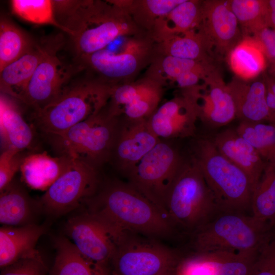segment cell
Listing matches in <instances>:
<instances>
[{
    "label": "cell",
    "mask_w": 275,
    "mask_h": 275,
    "mask_svg": "<svg viewBox=\"0 0 275 275\" xmlns=\"http://www.w3.org/2000/svg\"><path fill=\"white\" fill-rule=\"evenodd\" d=\"M73 68L46 49L20 101L35 110L54 101L71 83Z\"/></svg>",
    "instance_id": "cell-14"
},
{
    "label": "cell",
    "mask_w": 275,
    "mask_h": 275,
    "mask_svg": "<svg viewBox=\"0 0 275 275\" xmlns=\"http://www.w3.org/2000/svg\"><path fill=\"white\" fill-rule=\"evenodd\" d=\"M197 29L208 38L215 51L223 56H227L243 39L227 1H202L201 21Z\"/></svg>",
    "instance_id": "cell-17"
},
{
    "label": "cell",
    "mask_w": 275,
    "mask_h": 275,
    "mask_svg": "<svg viewBox=\"0 0 275 275\" xmlns=\"http://www.w3.org/2000/svg\"><path fill=\"white\" fill-rule=\"evenodd\" d=\"M252 199V214L258 219L275 225V167L264 169Z\"/></svg>",
    "instance_id": "cell-34"
},
{
    "label": "cell",
    "mask_w": 275,
    "mask_h": 275,
    "mask_svg": "<svg viewBox=\"0 0 275 275\" xmlns=\"http://www.w3.org/2000/svg\"><path fill=\"white\" fill-rule=\"evenodd\" d=\"M165 209L174 229L188 234L221 211L194 159L183 162L167 194Z\"/></svg>",
    "instance_id": "cell-5"
},
{
    "label": "cell",
    "mask_w": 275,
    "mask_h": 275,
    "mask_svg": "<svg viewBox=\"0 0 275 275\" xmlns=\"http://www.w3.org/2000/svg\"><path fill=\"white\" fill-rule=\"evenodd\" d=\"M267 26L275 30V0H266Z\"/></svg>",
    "instance_id": "cell-43"
},
{
    "label": "cell",
    "mask_w": 275,
    "mask_h": 275,
    "mask_svg": "<svg viewBox=\"0 0 275 275\" xmlns=\"http://www.w3.org/2000/svg\"><path fill=\"white\" fill-rule=\"evenodd\" d=\"M251 275H275V237L260 252Z\"/></svg>",
    "instance_id": "cell-40"
},
{
    "label": "cell",
    "mask_w": 275,
    "mask_h": 275,
    "mask_svg": "<svg viewBox=\"0 0 275 275\" xmlns=\"http://www.w3.org/2000/svg\"><path fill=\"white\" fill-rule=\"evenodd\" d=\"M14 12L29 22L38 24L54 25L65 31L55 17L54 1L49 0H13Z\"/></svg>",
    "instance_id": "cell-37"
},
{
    "label": "cell",
    "mask_w": 275,
    "mask_h": 275,
    "mask_svg": "<svg viewBox=\"0 0 275 275\" xmlns=\"http://www.w3.org/2000/svg\"><path fill=\"white\" fill-rule=\"evenodd\" d=\"M46 225L2 226L0 228V267L2 269L40 252L36 249L39 239L47 231Z\"/></svg>",
    "instance_id": "cell-23"
},
{
    "label": "cell",
    "mask_w": 275,
    "mask_h": 275,
    "mask_svg": "<svg viewBox=\"0 0 275 275\" xmlns=\"http://www.w3.org/2000/svg\"><path fill=\"white\" fill-rule=\"evenodd\" d=\"M182 163L177 151L160 141L126 174L129 183L166 214L167 196Z\"/></svg>",
    "instance_id": "cell-10"
},
{
    "label": "cell",
    "mask_w": 275,
    "mask_h": 275,
    "mask_svg": "<svg viewBox=\"0 0 275 275\" xmlns=\"http://www.w3.org/2000/svg\"><path fill=\"white\" fill-rule=\"evenodd\" d=\"M164 88L145 76L134 81L113 86L106 106L108 115H124L128 121L147 120L158 107Z\"/></svg>",
    "instance_id": "cell-13"
},
{
    "label": "cell",
    "mask_w": 275,
    "mask_h": 275,
    "mask_svg": "<svg viewBox=\"0 0 275 275\" xmlns=\"http://www.w3.org/2000/svg\"><path fill=\"white\" fill-rule=\"evenodd\" d=\"M54 244L56 256L48 275H109L108 267L88 259L68 238L58 237Z\"/></svg>",
    "instance_id": "cell-29"
},
{
    "label": "cell",
    "mask_w": 275,
    "mask_h": 275,
    "mask_svg": "<svg viewBox=\"0 0 275 275\" xmlns=\"http://www.w3.org/2000/svg\"><path fill=\"white\" fill-rule=\"evenodd\" d=\"M66 18L62 26L82 59L106 48L117 38L145 33L116 0L60 1Z\"/></svg>",
    "instance_id": "cell-2"
},
{
    "label": "cell",
    "mask_w": 275,
    "mask_h": 275,
    "mask_svg": "<svg viewBox=\"0 0 275 275\" xmlns=\"http://www.w3.org/2000/svg\"><path fill=\"white\" fill-rule=\"evenodd\" d=\"M98 170L73 159L67 170L38 199L43 214L59 217L84 206L99 190Z\"/></svg>",
    "instance_id": "cell-9"
},
{
    "label": "cell",
    "mask_w": 275,
    "mask_h": 275,
    "mask_svg": "<svg viewBox=\"0 0 275 275\" xmlns=\"http://www.w3.org/2000/svg\"><path fill=\"white\" fill-rule=\"evenodd\" d=\"M188 235L192 253L260 252L275 237V225L252 214L219 211Z\"/></svg>",
    "instance_id": "cell-3"
},
{
    "label": "cell",
    "mask_w": 275,
    "mask_h": 275,
    "mask_svg": "<svg viewBox=\"0 0 275 275\" xmlns=\"http://www.w3.org/2000/svg\"><path fill=\"white\" fill-rule=\"evenodd\" d=\"M33 45L31 40L10 20L2 18L0 22V70L17 60Z\"/></svg>",
    "instance_id": "cell-33"
},
{
    "label": "cell",
    "mask_w": 275,
    "mask_h": 275,
    "mask_svg": "<svg viewBox=\"0 0 275 275\" xmlns=\"http://www.w3.org/2000/svg\"><path fill=\"white\" fill-rule=\"evenodd\" d=\"M84 206L117 232L161 237L175 229L167 214L130 183L108 182Z\"/></svg>",
    "instance_id": "cell-1"
},
{
    "label": "cell",
    "mask_w": 275,
    "mask_h": 275,
    "mask_svg": "<svg viewBox=\"0 0 275 275\" xmlns=\"http://www.w3.org/2000/svg\"><path fill=\"white\" fill-rule=\"evenodd\" d=\"M117 118L111 117L105 107L63 132L43 136L56 156L81 160L98 169L111 156L118 129Z\"/></svg>",
    "instance_id": "cell-7"
},
{
    "label": "cell",
    "mask_w": 275,
    "mask_h": 275,
    "mask_svg": "<svg viewBox=\"0 0 275 275\" xmlns=\"http://www.w3.org/2000/svg\"><path fill=\"white\" fill-rule=\"evenodd\" d=\"M273 64V69H274V71H275V63H274Z\"/></svg>",
    "instance_id": "cell-45"
},
{
    "label": "cell",
    "mask_w": 275,
    "mask_h": 275,
    "mask_svg": "<svg viewBox=\"0 0 275 275\" xmlns=\"http://www.w3.org/2000/svg\"><path fill=\"white\" fill-rule=\"evenodd\" d=\"M213 46L198 29L171 36L155 42L157 54L198 61H212Z\"/></svg>",
    "instance_id": "cell-27"
},
{
    "label": "cell",
    "mask_w": 275,
    "mask_h": 275,
    "mask_svg": "<svg viewBox=\"0 0 275 275\" xmlns=\"http://www.w3.org/2000/svg\"><path fill=\"white\" fill-rule=\"evenodd\" d=\"M227 86L234 102L236 117L241 122L273 121L266 101L264 80L246 81L235 76Z\"/></svg>",
    "instance_id": "cell-22"
},
{
    "label": "cell",
    "mask_w": 275,
    "mask_h": 275,
    "mask_svg": "<svg viewBox=\"0 0 275 275\" xmlns=\"http://www.w3.org/2000/svg\"><path fill=\"white\" fill-rule=\"evenodd\" d=\"M112 87L97 77L71 83L54 101L33 110L31 123L42 135L63 132L103 110Z\"/></svg>",
    "instance_id": "cell-4"
},
{
    "label": "cell",
    "mask_w": 275,
    "mask_h": 275,
    "mask_svg": "<svg viewBox=\"0 0 275 275\" xmlns=\"http://www.w3.org/2000/svg\"><path fill=\"white\" fill-rule=\"evenodd\" d=\"M176 268L174 269H170L162 272L158 275H176Z\"/></svg>",
    "instance_id": "cell-44"
},
{
    "label": "cell",
    "mask_w": 275,
    "mask_h": 275,
    "mask_svg": "<svg viewBox=\"0 0 275 275\" xmlns=\"http://www.w3.org/2000/svg\"><path fill=\"white\" fill-rule=\"evenodd\" d=\"M155 42L147 33L130 37L117 52L104 48L81 59L96 77L112 85L129 82L147 68L156 52Z\"/></svg>",
    "instance_id": "cell-8"
},
{
    "label": "cell",
    "mask_w": 275,
    "mask_h": 275,
    "mask_svg": "<svg viewBox=\"0 0 275 275\" xmlns=\"http://www.w3.org/2000/svg\"><path fill=\"white\" fill-rule=\"evenodd\" d=\"M68 238L86 258L108 267L117 245L126 234L118 233L86 210L70 217L64 225Z\"/></svg>",
    "instance_id": "cell-12"
},
{
    "label": "cell",
    "mask_w": 275,
    "mask_h": 275,
    "mask_svg": "<svg viewBox=\"0 0 275 275\" xmlns=\"http://www.w3.org/2000/svg\"><path fill=\"white\" fill-rule=\"evenodd\" d=\"M251 37L260 45L266 58L272 63H275V30L265 27L255 32Z\"/></svg>",
    "instance_id": "cell-41"
},
{
    "label": "cell",
    "mask_w": 275,
    "mask_h": 275,
    "mask_svg": "<svg viewBox=\"0 0 275 275\" xmlns=\"http://www.w3.org/2000/svg\"><path fill=\"white\" fill-rule=\"evenodd\" d=\"M46 50L33 46L21 57L0 70L1 93L20 101Z\"/></svg>",
    "instance_id": "cell-25"
},
{
    "label": "cell",
    "mask_w": 275,
    "mask_h": 275,
    "mask_svg": "<svg viewBox=\"0 0 275 275\" xmlns=\"http://www.w3.org/2000/svg\"><path fill=\"white\" fill-rule=\"evenodd\" d=\"M194 159L221 211H252L254 188L249 178L218 151L212 140L198 141Z\"/></svg>",
    "instance_id": "cell-6"
},
{
    "label": "cell",
    "mask_w": 275,
    "mask_h": 275,
    "mask_svg": "<svg viewBox=\"0 0 275 275\" xmlns=\"http://www.w3.org/2000/svg\"><path fill=\"white\" fill-rule=\"evenodd\" d=\"M72 159L51 156L45 151L26 154L20 166V179L32 189L46 191L67 170Z\"/></svg>",
    "instance_id": "cell-24"
},
{
    "label": "cell",
    "mask_w": 275,
    "mask_h": 275,
    "mask_svg": "<svg viewBox=\"0 0 275 275\" xmlns=\"http://www.w3.org/2000/svg\"><path fill=\"white\" fill-rule=\"evenodd\" d=\"M241 29L243 37H251L258 30L268 27L266 0L227 1Z\"/></svg>",
    "instance_id": "cell-35"
},
{
    "label": "cell",
    "mask_w": 275,
    "mask_h": 275,
    "mask_svg": "<svg viewBox=\"0 0 275 275\" xmlns=\"http://www.w3.org/2000/svg\"><path fill=\"white\" fill-rule=\"evenodd\" d=\"M264 82L266 88V101L273 119L275 121V80L267 77Z\"/></svg>",
    "instance_id": "cell-42"
},
{
    "label": "cell",
    "mask_w": 275,
    "mask_h": 275,
    "mask_svg": "<svg viewBox=\"0 0 275 275\" xmlns=\"http://www.w3.org/2000/svg\"><path fill=\"white\" fill-rule=\"evenodd\" d=\"M21 179L14 178L0 191V223L2 226L37 224L43 214L38 200L31 197Z\"/></svg>",
    "instance_id": "cell-21"
},
{
    "label": "cell",
    "mask_w": 275,
    "mask_h": 275,
    "mask_svg": "<svg viewBox=\"0 0 275 275\" xmlns=\"http://www.w3.org/2000/svg\"><path fill=\"white\" fill-rule=\"evenodd\" d=\"M237 133L249 142L260 156L275 167V126L261 122H240Z\"/></svg>",
    "instance_id": "cell-36"
},
{
    "label": "cell",
    "mask_w": 275,
    "mask_h": 275,
    "mask_svg": "<svg viewBox=\"0 0 275 275\" xmlns=\"http://www.w3.org/2000/svg\"><path fill=\"white\" fill-rule=\"evenodd\" d=\"M212 141L224 157L246 174L254 190L265 169V164L254 147L236 129L225 130L217 134Z\"/></svg>",
    "instance_id": "cell-20"
},
{
    "label": "cell",
    "mask_w": 275,
    "mask_h": 275,
    "mask_svg": "<svg viewBox=\"0 0 275 275\" xmlns=\"http://www.w3.org/2000/svg\"><path fill=\"white\" fill-rule=\"evenodd\" d=\"M118 129L111 156L126 173L160 142L150 129L147 120L131 121Z\"/></svg>",
    "instance_id": "cell-19"
},
{
    "label": "cell",
    "mask_w": 275,
    "mask_h": 275,
    "mask_svg": "<svg viewBox=\"0 0 275 275\" xmlns=\"http://www.w3.org/2000/svg\"><path fill=\"white\" fill-rule=\"evenodd\" d=\"M18 149L10 147L6 148L0 156V191L14 179L25 155Z\"/></svg>",
    "instance_id": "cell-38"
},
{
    "label": "cell",
    "mask_w": 275,
    "mask_h": 275,
    "mask_svg": "<svg viewBox=\"0 0 275 275\" xmlns=\"http://www.w3.org/2000/svg\"><path fill=\"white\" fill-rule=\"evenodd\" d=\"M184 0H116L129 14L138 27L149 34L157 20Z\"/></svg>",
    "instance_id": "cell-32"
},
{
    "label": "cell",
    "mask_w": 275,
    "mask_h": 275,
    "mask_svg": "<svg viewBox=\"0 0 275 275\" xmlns=\"http://www.w3.org/2000/svg\"><path fill=\"white\" fill-rule=\"evenodd\" d=\"M182 94L194 102L199 118L211 126L225 125L236 117L233 98L217 69L204 79L203 84L182 90Z\"/></svg>",
    "instance_id": "cell-16"
},
{
    "label": "cell",
    "mask_w": 275,
    "mask_h": 275,
    "mask_svg": "<svg viewBox=\"0 0 275 275\" xmlns=\"http://www.w3.org/2000/svg\"><path fill=\"white\" fill-rule=\"evenodd\" d=\"M215 67L212 61H198L155 54L144 76L158 82L164 88L173 86L186 73Z\"/></svg>",
    "instance_id": "cell-30"
},
{
    "label": "cell",
    "mask_w": 275,
    "mask_h": 275,
    "mask_svg": "<svg viewBox=\"0 0 275 275\" xmlns=\"http://www.w3.org/2000/svg\"><path fill=\"white\" fill-rule=\"evenodd\" d=\"M182 257L178 252L129 233L119 242L110 264L114 275H158L175 268Z\"/></svg>",
    "instance_id": "cell-11"
},
{
    "label": "cell",
    "mask_w": 275,
    "mask_h": 275,
    "mask_svg": "<svg viewBox=\"0 0 275 275\" xmlns=\"http://www.w3.org/2000/svg\"><path fill=\"white\" fill-rule=\"evenodd\" d=\"M228 64L236 76L251 81L265 68V54L258 43L244 37L227 55Z\"/></svg>",
    "instance_id": "cell-31"
},
{
    "label": "cell",
    "mask_w": 275,
    "mask_h": 275,
    "mask_svg": "<svg viewBox=\"0 0 275 275\" xmlns=\"http://www.w3.org/2000/svg\"><path fill=\"white\" fill-rule=\"evenodd\" d=\"M202 1L184 0L158 19L149 34L155 42L196 29L201 18Z\"/></svg>",
    "instance_id": "cell-28"
},
{
    "label": "cell",
    "mask_w": 275,
    "mask_h": 275,
    "mask_svg": "<svg viewBox=\"0 0 275 275\" xmlns=\"http://www.w3.org/2000/svg\"><path fill=\"white\" fill-rule=\"evenodd\" d=\"M13 98L1 93L0 115L1 134L8 147L23 152L34 146L35 129L22 116Z\"/></svg>",
    "instance_id": "cell-26"
},
{
    "label": "cell",
    "mask_w": 275,
    "mask_h": 275,
    "mask_svg": "<svg viewBox=\"0 0 275 275\" xmlns=\"http://www.w3.org/2000/svg\"><path fill=\"white\" fill-rule=\"evenodd\" d=\"M260 252L216 251L191 253L182 257L176 267V274L251 275Z\"/></svg>",
    "instance_id": "cell-15"
},
{
    "label": "cell",
    "mask_w": 275,
    "mask_h": 275,
    "mask_svg": "<svg viewBox=\"0 0 275 275\" xmlns=\"http://www.w3.org/2000/svg\"><path fill=\"white\" fill-rule=\"evenodd\" d=\"M198 118L196 105L182 94L158 106L147 119V122L158 139L185 138L194 133Z\"/></svg>",
    "instance_id": "cell-18"
},
{
    "label": "cell",
    "mask_w": 275,
    "mask_h": 275,
    "mask_svg": "<svg viewBox=\"0 0 275 275\" xmlns=\"http://www.w3.org/2000/svg\"><path fill=\"white\" fill-rule=\"evenodd\" d=\"M49 270L40 253L20 259L1 269V275H48Z\"/></svg>",
    "instance_id": "cell-39"
}]
</instances>
